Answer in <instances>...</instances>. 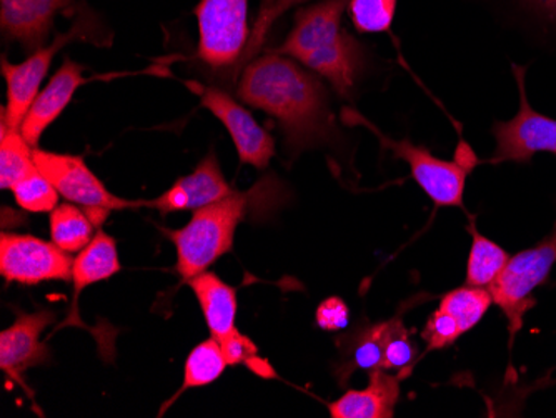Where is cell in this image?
Returning a JSON list of instances; mask_svg holds the SVG:
<instances>
[{
  "label": "cell",
  "instance_id": "6da1fadb",
  "mask_svg": "<svg viewBox=\"0 0 556 418\" xmlns=\"http://www.w3.org/2000/svg\"><path fill=\"white\" fill-rule=\"evenodd\" d=\"M240 101L277 118L292 154L330 140L333 118L328 96L315 72L289 55L270 52L243 68L237 87Z\"/></svg>",
  "mask_w": 556,
  "mask_h": 418
},
{
  "label": "cell",
  "instance_id": "7a4b0ae2",
  "mask_svg": "<svg viewBox=\"0 0 556 418\" xmlns=\"http://www.w3.org/2000/svg\"><path fill=\"white\" fill-rule=\"evenodd\" d=\"M350 0H321L300 9L277 54L289 55L332 84L342 97L352 93L365 55L361 43L343 26Z\"/></svg>",
  "mask_w": 556,
  "mask_h": 418
},
{
  "label": "cell",
  "instance_id": "3957f363",
  "mask_svg": "<svg viewBox=\"0 0 556 418\" xmlns=\"http://www.w3.org/2000/svg\"><path fill=\"white\" fill-rule=\"evenodd\" d=\"M262 179L250 192L233 190L214 204L193 211L187 226L177 230H164L177 251V274L189 282L205 273L222 255L233 249L237 227L254 211L255 204H267L268 193L278 189Z\"/></svg>",
  "mask_w": 556,
  "mask_h": 418
},
{
  "label": "cell",
  "instance_id": "277c9868",
  "mask_svg": "<svg viewBox=\"0 0 556 418\" xmlns=\"http://www.w3.org/2000/svg\"><path fill=\"white\" fill-rule=\"evenodd\" d=\"M345 122H353L358 126L367 127L375 134L383 149L392 152L396 159L410 165L412 177L424 189L437 207H464L465 186L475 162L443 161L435 157L427 147L415 145L412 140H393L383 136L374 124L353 111H345Z\"/></svg>",
  "mask_w": 556,
  "mask_h": 418
},
{
  "label": "cell",
  "instance_id": "5b68a950",
  "mask_svg": "<svg viewBox=\"0 0 556 418\" xmlns=\"http://www.w3.org/2000/svg\"><path fill=\"white\" fill-rule=\"evenodd\" d=\"M555 265L556 224L552 233L539 242V245L511 255L502 276L489 287L493 304L498 305L500 311L507 317L511 342L523 327L527 312L536 305L533 292L548 280Z\"/></svg>",
  "mask_w": 556,
  "mask_h": 418
},
{
  "label": "cell",
  "instance_id": "8992f818",
  "mask_svg": "<svg viewBox=\"0 0 556 418\" xmlns=\"http://www.w3.org/2000/svg\"><path fill=\"white\" fill-rule=\"evenodd\" d=\"M34 162L65 201L87 212L97 229L104 226L112 211L140 207V202L114 195L80 155L58 154L34 147Z\"/></svg>",
  "mask_w": 556,
  "mask_h": 418
},
{
  "label": "cell",
  "instance_id": "52a82bcc",
  "mask_svg": "<svg viewBox=\"0 0 556 418\" xmlns=\"http://www.w3.org/2000/svg\"><path fill=\"white\" fill-rule=\"evenodd\" d=\"M199 58L212 68L236 65L250 46L249 0H200Z\"/></svg>",
  "mask_w": 556,
  "mask_h": 418
},
{
  "label": "cell",
  "instance_id": "ba28073f",
  "mask_svg": "<svg viewBox=\"0 0 556 418\" xmlns=\"http://www.w3.org/2000/svg\"><path fill=\"white\" fill-rule=\"evenodd\" d=\"M518 90H520V109L517 115L507 122H495L492 127L496 147L492 164L517 162L527 164L539 152L556 155V118L539 114L530 105L525 89V67L511 65Z\"/></svg>",
  "mask_w": 556,
  "mask_h": 418
},
{
  "label": "cell",
  "instance_id": "9c48e42d",
  "mask_svg": "<svg viewBox=\"0 0 556 418\" xmlns=\"http://www.w3.org/2000/svg\"><path fill=\"white\" fill-rule=\"evenodd\" d=\"M75 258L54 242L34 236L2 232L0 236V274L8 282L22 286L71 282Z\"/></svg>",
  "mask_w": 556,
  "mask_h": 418
},
{
  "label": "cell",
  "instance_id": "30bf717a",
  "mask_svg": "<svg viewBox=\"0 0 556 418\" xmlns=\"http://www.w3.org/2000/svg\"><path fill=\"white\" fill-rule=\"evenodd\" d=\"M86 24L77 22L71 33L55 37L49 46L40 47L21 64H11L2 58V76L8 84V105L2 109V121L14 129H21L25 115L39 96L40 84L49 74L54 55L71 40L86 39Z\"/></svg>",
  "mask_w": 556,
  "mask_h": 418
},
{
  "label": "cell",
  "instance_id": "8fae6325",
  "mask_svg": "<svg viewBox=\"0 0 556 418\" xmlns=\"http://www.w3.org/2000/svg\"><path fill=\"white\" fill-rule=\"evenodd\" d=\"M200 102L211 111L232 137L242 164L264 170L275 155L274 137L255 121L243 105L225 90L215 87H195Z\"/></svg>",
  "mask_w": 556,
  "mask_h": 418
},
{
  "label": "cell",
  "instance_id": "7c38bea8",
  "mask_svg": "<svg viewBox=\"0 0 556 418\" xmlns=\"http://www.w3.org/2000/svg\"><path fill=\"white\" fill-rule=\"evenodd\" d=\"M54 322L55 314L52 311L22 312L15 322L0 333V368L9 379L24 383L22 376L29 368L49 360L50 352L42 342V333Z\"/></svg>",
  "mask_w": 556,
  "mask_h": 418
},
{
  "label": "cell",
  "instance_id": "4fadbf2b",
  "mask_svg": "<svg viewBox=\"0 0 556 418\" xmlns=\"http://www.w3.org/2000/svg\"><path fill=\"white\" fill-rule=\"evenodd\" d=\"M232 186L225 180L220 164L214 151L208 152L195 170L177 180L167 192L154 201L140 202L143 207L155 208L162 215L172 212L197 211L214 204L233 192Z\"/></svg>",
  "mask_w": 556,
  "mask_h": 418
},
{
  "label": "cell",
  "instance_id": "5bb4252c",
  "mask_svg": "<svg viewBox=\"0 0 556 418\" xmlns=\"http://www.w3.org/2000/svg\"><path fill=\"white\" fill-rule=\"evenodd\" d=\"M74 0H0V27L9 40L22 43L27 51L43 47L59 12Z\"/></svg>",
  "mask_w": 556,
  "mask_h": 418
},
{
  "label": "cell",
  "instance_id": "9a60e30c",
  "mask_svg": "<svg viewBox=\"0 0 556 418\" xmlns=\"http://www.w3.org/2000/svg\"><path fill=\"white\" fill-rule=\"evenodd\" d=\"M86 83L89 80L84 77L83 65L71 61V59H65L62 67L55 72L50 83L43 87L42 92L36 97V101L30 105L29 112L22 122V136L30 145H39L40 137L61 117L62 112L71 104L74 93Z\"/></svg>",
  "mask_w": 556,
  "mask_h": 418
},
{
  "label": "cell",
  "instance_id": "2e32d148",
  "mask_svg": "<svg viewBox=\"0 0 556 418\" xmlns=\"http://www.w3.org/2000/svg\"><path fill=\"white\" fill-rule=\"evenodd\" d=\"M407 372L392 376L387 370H371L365 390H349L328 405L332 418H392L400 397V383Z\"/></svg>",
  "mask_w": 556,
  "mask_h": 418
},
{
  "label": "cell",
  "instance_id": "e0dca14e",
  "mask_svg": "<svg viewBox=\"0 0 556 418\" xmlns=\"http://www.w3.org/2000/svg\"><path fill=\"white\" fill-rule=\"evenodd\" d=\"M187 283L195 293L205 322H207L214 339L225 343L240 333L236 326L237 308H239L236 287L224 282L217 274L211 273V270L199 274Z\"/></svg>",
  "mask_w": 556,
  "mask_h": 418
},
{
  "label": "cell",
  "instance_id": "ac0fdd59",
  "mask_svg": "<svg viewBox=\"0 0 556 418\" xmlns=\"http://www.w3.org/2000/svg\"><path fill=\"white\" fill-rule=\"evenodd\" d=\"M121 268L117 242L114 237L109 236L104 230H97L92 242L83 252H79L74 261V268H72L74 302H72L71 315L67 317L65 326L79 322L77 305H79L80 293L93 283L111 279L115 274L121 273Z\"/></svg>",
  "mask_w": 556,
  "mask_h": 418
},
{
  "label": "cell",
  "instance_id": "d6986e66",
  "mask_svg": "<svg viewBox=\"0 0 556 418\" xmlns=\"http://www.w3.org/2000/svg\"><path fill=\"white\" fill-rule=\"evenodd\" d=\"M390 330H392V320L374 324V326L358 330L357 333H352L349 343L343 347L346 360L343 362L342 368L350 364V367H346L343 372L345 379H349L353 370H367V372L383 370Z\"/></svg>",
  "mask_w": 556,
  "mask_h": 418
},
{
  "label": "cell",
  "instance_id": "ffe728a7",
  "mask_svg": "<svg viewBox=\"0 0 556 418\" xmlns=\"http://www.w3.org/2000/svg\"><path fill=\"white\" fill-rule=\"evenodd\" d=\"M96 224L87 212L75 204H61L50 212V237L52 242L67 254H77L92 242Z\"/></svg>",
  "mask_w": 556,
  "mask_h": 418
},
{
  "label": "cell",
  "instance_id": "44dd1931",
  "mask_svg": "<svg viewBox=\"0 0 556 418\" xmlns=\"http://www.w3.org/2000/svg\"><path fill=\"white\" fill-rule=\"evenodd\" d=\"M227 367H229V362H227L224 349H222L217 339L211 337L205 342L195 345L187 357L186 367H184L182 385H180L179 392L175 393L174 397L168 401L167 407L174 404V401H177L187 390L200 389V387L214 383Z\"/></svg>",
  "mask_w": 556,
  "mask_h": 418
},
{
  "label": "cell",
  "instance_id": "7402d4cb",
  "mask_svg": "<svg viewBox=\"0 0 556 418\" xmlns=\"http://www.w3.org/2000/svg\"><path fill=\"white\" fill-rule=\"evenodd\" d=\"M34 147L30 145L21 129L0 124V187L12 190V187L24 179L36 168Z\"/></svg>",
  "mask_w": 556,
  "mask_h": 418
},
{
  "label": "cell",
  "instance_id": "603a6c76",
  "mask_svg": "<svg viewBox=\"0 0 556 418\" xmlns=\"http://www.w3.org/2000/svg\"><path fill=\"white\" fill-rule=\"evenodd\" d=\"M470 232L473 242H471L470 255H468L465 283L489 289L502 276L503 268L507 267L511 255L505 249L500 248L498 243L478 232L473 226H471Z\"/></svg>",
  "mask_w": 556,
  "mask_h": 418
},
{
  "label": "cell",
  "instance_id": "cb8c5ba5",
  "mask_svg": "<svg viewBox=\"0 0 556 418\" xmlns=\"http://www.w3.org/2000/svg\"><path fill=\"white\" fill-rule=\"evenodd\" d=\"M492 304L493 297L489 289L465 283L464 287L445 293L439 308L452 315L460 326L462 332L467 333L480 324Z\"/></svg>",
  "mask_w": 556,
  "mask_h": 418
},
{
  "label": "cell",
  "instance_id": "d4e9b609",
  "mask_svg": "<svg viewBox=\"0 0 556 418\" xmlns=\"http://www.w3.org/2000/svg\"><path fill=\"white\" fill-rule=\"evenodd\" d=\"M12 192H14L18 207L34 212V214H50L58 207L59 195H61L37 167L24 179L18 180L12 187Z\"/></svg>",
  "mask_w": 556,
  "mask_h": 418
},
{
  "label": "cell",
  "instance_id": "484cf974",
  "mask_svg": "<svg viewBox=\"0 0 556 418\" xmlns=\"http://www.w3.org/2000/svg\"><path fill=\"white\" fill-rule=\"evenodd\" d=\"M399 0H350L349 14L362 34H382L392 27Z\"/></svg>",
  "mask_w": 556,
  "mask_h": 418
},
{
  "label": "cell",
  "instance_id": "4316f807",
  "mask_svg": "<svg viewBox=\"0 0 556 418\" xmlns=\"http://www.w3.org/2000/svg\"><path fill=\"white\" fill-rule=\"evenodd\" d=\"M415 357H417V345L412 342L410 333L400 318H393L392 330L387 340L383 370L387 372H392V370L410 372V365L414 364Z\"/></svg>",
  "mask_w": 556,
  "mask_h": 418
},
{
  "label": "cell",
  "instance_id": "83f0119b",
  "mask_svg": "<svg viewBox=\"0 0 556 418\" xmlns=\"http://www.w3.org/2000/svg\"><path fill=\"white\" fill-rule=\"evenodd\" d=\"M464 335L460 326L452 315L446 314L442 308H437L430 318L427 320L421 337L427 342V347L430 351H442V349L450 347L452 343L457 342L458 337Z\"/></svg>",
  "mask_w": 556,
  "mask_h": 418
},
{
  "label": "cell",
  "instance_id": "f1b7e54d",
  "mask_svg": "<svg viewBox=\"0 0 556 418\" xmlns=\"http://www.w3.org/2000/svg\"><path fill=\"white\" fill-rule=\"evenodd\" d=\"M315 320L320 329L327 330V332H339L349 326V305L339 297L327 299L318 305Z\"/></svg>",
  "mask_w": 556,
  "mask_h": 418
},
{
  "label": "cell",
  "instance_id": "f546056e",
  "mask_svg": "<svg viewBox=\"0 0 556 418\" xmlns=\"http://www.w3.org/2000/svg\"><path fill=\"white\" fill-rule=\"evenodd\" d=\"M302 2H308V0H275V4H271L264 14L261 15V21H258L257 29H255L254 39L250 40L249 51L247 54H250V51H257L258 46H261V37L264 36L265 30L268 29L271 22L275 18L280 17L283 12L289 11L293 5L302 4Z\"/></svg>",
  "mask_w": 556,
  "mask_h": 418
},
{
  "label": "cell",
  "instance_id": "4dcf8cb0",
  "mask_svg": "<svg viewBox=\"0 0 556 418\" xmlns=\"http://www.w3.org/2000/svg\"><path fill=\"white\" fill-rule=\"evenodd\" d=\"M520 2L542 17L556 22V0H520Z\"/></svg>",
  "mask_w": 556,
  "mask_h": 418
}]
</instances>
